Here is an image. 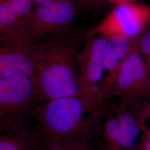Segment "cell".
Listing matches in <instances>:
<instances>
[{
  "label": "cell",
  "mask_w": 150,
  "mask_h": 150,
  "mask_svg": "<svg viewBox=\"0 0 150 150\" xmlns=\"http://www.w3.org/2000/svg\"><path fill=\"white\" fill-rule=\"evenodd\" d=\"M79 54L78 75L82 94L97 97L103 76V61L107 39L102 36L86 38Z\"/></svg>",
  "instance_id": "ba28073f"
},
{
  "label": "cell",
  "mask_w": 150,
  "mask_h": 150,
  "mask_svg": "<svg viewBox=\"0 0 150 150\" xmlns=\"http://www.w3.org/2000/svg\"><path fill=\"white\" fill-rule=\"evenodd\" d=\"M77 11V0H54L47 5L36 6L23 23L24 43L27 46L38 45L46 35L67 26Z\"/></svg>",
  "instance_id": "8992f818"
},
{
  "label": "cell",
  "mask_w": 150,
  "mask_h": 150,
  "mask_svg": "<svg viewBox=\"0 0 150 150\" xmlns=\"http://www.w3.org/2000/svg\"><path fill=\"white\" fill-rule=\"evenodd\" d=\"M135 42L150 70V29L135 38Z\"/></svg>",
  "instance_id": "5bb4252c"
},
{
  "label": "cell",
  "mask_w": 150,
  "mask_h": 150,
  "mask_svg": "<svg viewBox=\"0 0 150 150\" xmlns=\"http://www.w3.org/2000/svg\"><path fill=\"white\" fill-rule=\"evenodd\" d=\"M2 43H11L10 42H8L6 40L5 38H4L1 33L0 32V44H2Z\"/></svg>",
  "instance_id": "ffe728a7"
},
{
  "label": "cell",
  "mask_w": 150,
  "mask_h": 150,
  "mask_svg": "<svg viewBox=\"0 0 150 150\" xmlns=\"http://www.w3.org/2000/svg\"><path fill=\"white\" fill-rule=\"evenodd\" d=\"M134 150H150V139L142 137L139 145Z\"/></svg>",
  "instance_id": "2e32d148"
},
{
  "label": "cell",
  "mask_w": 150,
  "mask_h": 150,
  "mask_svg": "<svg viewBox=\"0 0 150 150\" xmlns=\"http://www.w3.org/2000/svg\"><path fill=\"white\" fill-rule=\"evenodd\" d=\"M40 46L41 59L35 77L40 100L82 95L78 75V39L59 36Z\"/></svg>",
  "instance_id": "7a4b0ae2"
},
{
  "label": "cell",
  "mask_w": 150,
  "mask_h": 150,
  "mask_svg": "<svg viewBox=\"0 0 150 150\" xmlns=\"http://www.w3.org/2000/svg\"><path fill=\"white\" fill-rule=\"evenodd\" d=\"M54 0H31L33 5H36V6L45 5H47Z\"/></svg>",
  "instance_id": "ac0fdd59"
},
{
  "label": "cell",
  "mask_w": 150,
  "mask_h": 150,
  "mask_svg": "<svg viewBox=\"0 0 150 150\" xmlns=\"http://www.w3.org/2000/svg\"><path fill=\"white\" fill-rule=\"evenodd\" d=\"M150 21V5L129 2L117 6L101 22L85 33L86 38L102 36L107 39L121 35L135 39Z\"/></svg>",
  "instance_id": "52a82bcc"
},
{
  "label": "cell",
  "mask_w": 150,
  "mask_h": 150,
  "mask_svg": "<svg viewBox=\"0 0 150 150\" xmlns=\"http://www.w3.org/2000/svg\"><path fill=\"white\" fill-rule=\"evenodd\" d=\"M0 150H35L28 121L0 127Z\"/></svg>",
  "instance_id": "7c38bea8"
},
{
  "label": "cell",
  "mask_w": 150,
  "mask_h": 150,
  "mask_svg": "<svg viewBox=\"0 0 150 150\" xmlns=\"http://www.w3.org/2000/svg\"><path fill=\"white\" fill-rule=\"evenodd\" d=\"M138 121L142 132V137L150 139V92L145 98Z\"/></svg>",
  "instance_id": "4fadbf2b"
},
{
  "label": "cell",
  "mask_w": 150,
  "mask_h": 150,
  "mask_svg": "<svg viewBox=\"0 0 150 150\" xmlns=\"http://www.w3.org/2000/svg\"><path fill=\"white\" fill-rule=\"evenodd\" d=\"M41 102L31 78H0V127L28 121L32 111Z\"/></svg>",
  "instance_id": "5b68a950"
},
{
  "label": "cell",
  "mask_w": 150,
  "mask_h": 150,
  "mask_svg": "<svg viewBox=\"0 0 150 150\" xmlns=\"http://www.w3.org/2000/svg\"><path fill=\"white\" fill-rule=\"evenodd\" d=\"M134 39L117 35L107 39L103 61V76L98 100L104 104L110 98L121 65L132 48Z\"/></svg>",
  "instance_id": "30bf717a"
},
{
  "label": "cell",
  "mask_w": 150,
  "mask_h": 150,
  "mask_svg": "<svg viewBox=\"0 0 150 150\" xmlns=\"http://www.w3.org/2000/svg\"><path fill=\"white\" fill-rule=\"evenodd\" d=\"M109 2L118 5L121 4H126V3H129V2H132L134 0H107Z\"/></svg>",
  "instance_id": "d6986e66"
},
{
  "label": "cell",
  "mask_w": 150,
  "mask_h": 150,
  "mask_svg": "<svg viewBox=\"0 0 150 150\" xmlns=\"http://www.w3.org/2000/svg\"><path fill=\"white\" fill-rule=\"evenodd\" d=\"M150 92V70L135 42L121 65L111 93L137 117Z\"/></svg>",
  "instance_id": "277c9868"
},
{
  "label": "cell",
  "mask_w": 150,
  "mask_h": 150,
  "mask_svg": "<svg viewBox=\"0 0 150 150\" xmlns=\"http://www.w3.org/2000/svg\"><path fill=\"white\" fill-rule=\"evenodd\" d=\"M33 5L31 0H0V32L8 42L26 45L23 26Z\"/></svg>",
  "instance_id": "8fae6325"
},
{
  "label": "cell",
  "mask_w": 150,
  "mask_h": 150,
  "mask_svg": "<svg viewBox=\"0 0 150 150\" xmlns=\"http://www.w3.org/2000/svg\"><path fill=\"white\" fill-rule=\"evenodd\" d=\"M35 150H92L86 145L80 144L74 145H42L36 146Z\"/></svg>",
  "instance_id": "9a60e30c"
},
{
  "label": "cell",
  "mask_w": 150,
  "mask_h": 150,
  "mask_svg": "<svg viewBox=\"0 0 150 150\" xmlns=\"http://www.w3.org/2000/svg\"><path fill=\"white\" fill-rule=\"evenodd\" d=\"M107 0H81V4L85 7H94L102 4Z\"/></svg>",
  "instance_id": "e0dca14e"
},
{
  "label": "cell",
  "mask_w": 150,
  "mask_h": 150,
  "mask_svg": "<svg viewBox=\"0 0 150 150\" xmlns=\"http://www.w3.org/2000/svg\"><path fill=\"white\" fill-rule=\"evenodd\" d=\"M103 105L96 96L87 94L40 102L28 118L34 147L50 144L88 146L91 129Z\"/></svg>",
  "instance_id": "6da1fadb"
},
{
  "label": "cell",
  "mask_w": 150,
  "mask_h": 150,
  "mask_svg": "<svg viewBox=\"0 0 150 150\" xmlns=\"http://www.w3.org/2000/svg\"><path fill=\"white\" fill-rule=\"evenodd\" d=\"M142 137L138 118L118 99L104 104L93 125L88 146L98 150H134Z\"/></svg>",
  "instance_id": "3957f363"
},
{
  "label": "cell",
  "mask_w": 150,
  "mask_h": 150,
  "mask_svg": "<svg viewBox=\"0 0 150 150\" xmlns=\"http://www.w3.org/2000/svg\"><path fill=\"white\" fill-rule=\"evenodd\" d=\"M40 59V44H0V78L25 76L35 82Z\"/></svg>",
  "instance_id": "9c48e42d"
}]
</instances>
